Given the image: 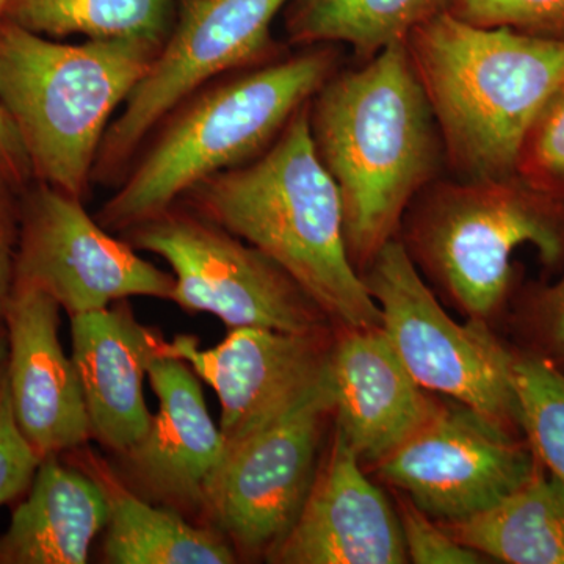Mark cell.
Segmentation results:
<instances>
[{"label":"cell","mask_w":564,"mask_h":564,"mask_svg":"<svg viewBox=\"0 0 564 564\" xmlns=\"http://www.w3.org/2000/svg\"><path fill=\"white\" fill-rule=\"evenodd\" d=\"M310 102L261 155L207 177L177 203L269 256L336 328H375L380 307L352 265L343 199L311 137Z\"/></svg>","instance_id":"obj_2"},{"label":"cell","mask_w":564,"mask_h":564,"mask_svg":"<svg viewBox=\"0 0 564 564\" xmlns=\"http://www.w3.org/2000/svg\"><path fill=\"white\" fill-rule=\"evenodd\" d=\"M440 524L485 558L564 564V492L541 464L521 488L488 510Z\"/></svg>","instance_id":"obj_21"},{"label":"cell","mask_w":564,"mask_h":564,"mask_svg":"<svg viewBox=\"0 0 564 564\" xmlns=\"http://www.w3.org/2000/svg\"><path fill=\"white\" fill-rule=\"evenodd\" d=\"M538 466L524 436L444 402L432 421L370 470L430 518L455 522L510 496Z\"/></svg>","instance_id":"obj_12"},{"label":"cell","mask_w":564,"mask_h":564,"mask_svg":"<svg viewBox=\"0 0 564 564\" xmlns=\"http://www.w3.org/2000/svg\"><path fill=\"white\" fill-rule=\"evenodd\" d=\"M69 318L70 358L79 373L91 436L120 455L150 426L143 378L161 355L163 337L137 322L128 303Z\"/></svg>","instance_id":"obj_18"},{"label":"cell","mask_w":564,"mask_h":564,"mask_svg":"<svg viewBox=\"0 0 564 564\" xmlns=\"http://www.w3.org/2000/svg\"><path fill=\"white\" fill-rule=\"evenodd\" d=\"M161 47L148 40L63 43L0 22V107L20 135L33 181L87 199L113 113Z\"/></svg>","instance_id":"obj_5"},{"label":"cell","mask_w":564,"mask_h":564,"mask_svg":"<svg viewBox=\"0 0 564 564\" xmlns=\"http://www.w3.org/2000/svg\"><path fill=\"white\" fill-rule=\"evenodd\" d=\"M518 174L564 202V77L527 133Z\"/></svg>","instance_id":"obj_25"},{"label":"cell","mask_w":564,"mask_h":564,"mask_svg":"<svg viewBox=\"0 0 564 564\" xmlns=\"http://www.w3.org/2000/svg\"><path fill=\"white\" fill-rule=\"evenodd\" d=\"M448 11L478 28L564 41V0H454Z\"/></svg>","instance_id":"obj_27"},{"label":"cell","mask_w":564,"mask_h":564,"mask_svg":"<svg viewBox=\"0 0 564 564\" xmlns=\"http://www.w3.org/2000/svg\"><path fill=\"white\" fill-rule=\"evenodd\" d=\"M174 17V0H9L3 20L55 40L80 35L163 44Z\"/></svg>","instance_id":"obj_23"},{"label":"cell","mask_w":564,"mask_h":564,"mask_svg":"<svg viewBox=\"0 0 564 564\" xmlns=\"http://www.w3.org/2000/svg\"><path fill=\"white\" fill-rule=\"evenodd\" d=\"M513 383L525 441L564 492V370L516 348Z\"/></svg>","instance_id":"obj_24"},{"label":"cell","mask_w":564,"mask_h":564,"mask_svg":"<svg viewBox=\"0 0 564 564\" xmlns=\"http://www.w3.org/2000/svg\"><path fill=\"white\" fill-rule=\"evenodd\" d=\"M173 285V274L111 236L85 210L84 199L40 181L21 192L14 288L50 293L73 317L129 296L170 300Z\"/></svg>","instance_id":"obj_11"},{"label":"cell","mask_w":564,"mask_h":564,"mask_svg":"<svg viewBox=\"0 0 564 564\" xmlns=\"http://www.w3.org/2000/svg\"><path fill=\"white\" fill-rule=\"evenodd\" d=\"M362 280L389 343L423 389L524 436L513 383L516 348L492 325L454 321L399 239L378 252Z\"/></svg>","instance_id":"obj_7"},{"label":"cell","mask_w":564,"mask_h":564,"mask_svg":"<svg viewBox=\"0 0 564 564\" xmlns=\"http://www.w3.org/2000/svg\"><path fill=\"white\" fill-rule=\"evenodd\" d=\"M397 239L445 302L494 325L513 302L519 248L533 247L549 270L564 265V202L519 174L437 177L408 207Z\"/></svg>","instance_id":"obj_6"},{"label":"cell","mask_w":564,"mask_h":564,"mask_svg":"<svg viewBox=\"0 0 564 564\" xmlns=\"http://www.w3.org/2000/svg\"><path fill=\"white\" fill-rule=\"evenodd\" d=\"M61 310L50 293L14 288L3 314L14 421L41 459L69 454L93 437L79 373L58 339Z\"/></svg>","instance_id":"obj_16"},{"label":"cell","mask_w":564,"mask_h":564,"mask_svg":"<svg viewBox=\"0 0 564 564\" xmlns=\"http://www.w3.org/2000/svg\"><path fill=\"white\" fill-rule=\"evenodd\" d=\"M137 251L172 267L170 300L240 326L304 333L334 326L291 274L261 250L176 203L124 232Z\"/></svg>","instance_id":"obj_9"},{"label":"cell","mask_w":564,"mask_h":564,"mask_svg":"<svg viewBox=\"0 0 564 564\" xmlns=\"http://www.w3.org/2000/svg\"><path fill=\"white\" fill-rule=\"evenodd\" d=\"M265 562L410 563L395 503L367 477L361 459L336 430L295 524Z\"/></svg>","instance_id":"obj_15"},{"label":"cell","mask_w":564,"mask_h":564,"mask_svg":"<svg viewBox=\"0 0 564 564\" xmlns=\"http://www.w3.org/2000/svg\"><path fill=\"white\" fill-rule=\"evenodd\" d=\"M7 6H9V0H0V22L6 18Z\"/></svg>","instance_id":"obj_33"},{"label":"cell","mask_w":564,"mask_h":564,"mask_svg":"<svg viewBox=\"0 0 564 564\" xmlns=\"http://www.w3.org/2000/svg\"><path fill=\"white\" fill-rule=\"evenodd\" d=\"M0 173L24 191L33 181L31 163L13 122L0 107Z\"/></svg>","instance_id":"obj_31"},{"label":"cell","mask_w":564,"mask_h":564,"mask_svg":"<svg viewBox=\"0 0 564 564\" xmlns=\"http://www.w3.org/2000/svg\"><path fill=\"white\" fill-rule=\"evenodd\" d=\"M289 2L180 0L158 57L107 129L93 182L117 187L159 122L192 93L284 55L272 25Z\"/></svg>","instance_id":"obj_8"},{"label":"cell","mask_w":564,"mask_h":564,"mask_svg":"<svg viewBox=\"0 0 564 564\" xmlns=\"http://www.w3.org/2000/svg\"><path fill=\"white\" fill-rule=\"evenodd\" d=\"M21 192L0 173V315L6 314L14 289L21 231Z\"/></svg>","instance_id":"obj_30"},{"label":"cell","mask_w":564,"mask_h":564,"mask_svg":"<svg viewBox=\"0 0 564 564\" xmlns=\"http://www.w3.org/2000/svg\"><path fill=\"white\" fill-rule=\"evenodd\" d=\"M454 0H291L285 6L289 44H347L367 61L451 10Z\"/></svg>","instance_id":"obj_22"},{"label":"cell","mask_w":564,"mask_h":564,"mask_svg":"<svg viewBox=\"0 0 564 564\" xmlns=\"http://www.w3.org/2000/svg\"><path fill=\"white\" fill-rule=\"evenodd\" d=\"M148 375L159 410L139 443L118 455L128 485L151 502L204 518L228 444L187 364L158 355Z\"/></svg>","instance_id":"obj_14"},{"label":"cell","mask_w":564,"mask_h":564,"mask_svg":"<svg viewBox=\"0 0 564 564\" xmlns=\"http://www.w3.org/2000/svg\"><path fill=\"white\" fill-rule=\"evenodd\" d=\"M41 458L22 436L14 421L9 384L0 386V507L25 496Z\"/></svg>","instance_id":"obj_29"},{"label":"cell","mask_w":564,"mask_h":564,"mask_svg":"<svg viewBox=\"0 0 564 564\" xmlns=\"http://www.w3.org/2000/svg\"><path fill=\"white\" fill-rule=\"evenodd\" d=\"M402 525L408 560L415 564H480L485 556L455 540L444 527L423 513L403 494L393 500Z\"/></svg>","instance_id":"obj_28"},{"label":"cell","mask_w":564,"mask_h":564,"mask_svg":"<svg viewBox=\"0 0 564 564\" xmlns=\"http://www.w3.org/2000/svg\"><path fill=\"white\" fill-rule=\"evenodd\" d=\"M333 429L366 470L391 455L444 406L400 361L381 326L339 329L329 358Z\"/></svg>","instance_id":"obj_17"},{"label":"cell","mask_w":564,"mask_h":564,"mask_svg":"<svg viewBox=\"0 0 564 564\" xmlns=\"http://www.w3.org/2000/svg\"><path fill=\"white\" fill-rule=\"evenodd\" d=\"M339 68L336 44H314L204 85L159 122L96 220L124 234L251 162Z\"/></svg>","instance_id":"obj_3"},{"label":"cell","mask_w":564,"mask_h":564,"mask_svg":"<svg viewBox=\"0 0 564 564\" xmlns=\"http://www.w3.org/2000/svg\"><path fill=\"white\" fill-rule=\"evenodd\" d=\"M109 522V502L91 475L41 459L22 502L0 534V564H84Z\"/></svg>","instance_id":"obj_19"},{"label":"cell","mask_w":564,"mask_h":564,"mask_svg":"<svg viewBox=\"0 0 564 564\" xmlns=\"http://www.w3.org/2000/svg\"><path fill=\"white\" fill-rule=\"evenodd\" d=\"M336 326L288 333L240 326L223 343L199 347L188 334L163 340L161 355L187 364L220 400L228 448L299 406L325 380Z\"/></svg>","instance_id":"obj_13"},{"label":"cell","mask_w":564,"mask_h":564,"mask_svg":"<svg viewBox=\"0 0 564 564\" xmlns=\"http://www.w3.org/2000/svg\"><path fill=\"white\" fill-rule=\"evenodd\" d=\"M7 362H9V329L6 318L0 315V386L6 380Z\"/></svg>","instance_id":"obj_32"},{"label":"cell","mask_w":564,"mask_h":564,"mask_svg":"<svg viewBox=\"0 0 564 564\" xmlns=\"http://www.w3.org/2000/svg\"><path fill=\"white\" fill-rule=\"evenodd\" d=\"M518 350L564 370V276L551 285L527 289L513 311Z\"/></svg>","instance_id":"obj_26"},{"label":"cell","mask_w":564,"mask_h":564,"mask_svg":"<svg viewBox=\"0 0 564 564\" xmlns=\"http://www.w3.org/2000/svg\"><path fill=\"white\" fill-rule=\"evenodd\" d=\"M406 47L456 180L518 174L527 133L564 77V41L478 28L445 11Z\"/></svg>","instance_id":"obj_4"},{"label":"cell","mask_w":564,"mask_h":564,"mask_svg":"<svg viewBox=\"0 0 564 564\" xmlns=\"http://www.w3.org/2000/svg\"><path fill=\"white\" fill-rule=\"evenodd\" d=\"M333 415L326 373L299 406L226 452L204 518L239 558H269L291 532L314 484Z\"/></svg>","instance_id":"obj_10"},{"label":"cell","mask_w":564,"mask_h":564,"mask_svg":"<svg viewBox=\"0 0 564 564\" xmlns=\"http://www.w3.org/2000/svg\"><path fill=\"white\" fill-rule=\"evenodd\" d=\"M310 131L343 199L348 252L362 276L445 163L406 43L386 47L359 68L337 69L311 99Z\"/></svg>","instance_id":"obj_1"},{"label":"cell","mask_w":564,"mask_h":564,"mask_svg":"<svg viewBox=\"0 0 564 564\" xmlns=\"http://www.w3.org/2000/svg\"><path fill=\"white\" fill-rule=\"evenodd\" d=\"M109 502L104 558L111 564H232L239 562L228 538L214 527L185 521L173 508L144 499L95 455L80 454Z\"/></svg>","instance_id":"obj_20"}]
</instances>
